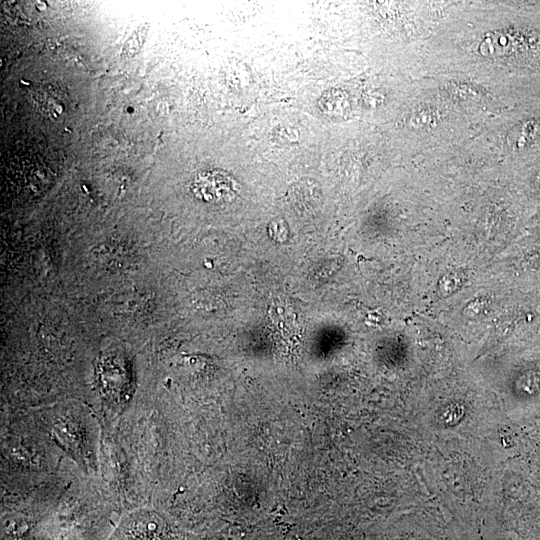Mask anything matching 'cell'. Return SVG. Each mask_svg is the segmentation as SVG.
<instances>
[{
  "label": "cell",
  "instance_id": "6da1fadb",
  "mask_svg": "<svg viewBox=\"0 0 540 540\" xmlns=\"http://www.w3.org/2000/svg\"><path fill=\"white\" fill-rule=\"evenodd\" d=\"M164 534L163 521L151 513L138 516L129 530L131 540H162Z\"/></svg>",
  "mask_w": 540,
  "mask_h": 540
}]
</instances>
